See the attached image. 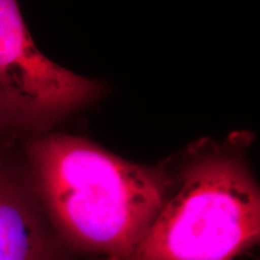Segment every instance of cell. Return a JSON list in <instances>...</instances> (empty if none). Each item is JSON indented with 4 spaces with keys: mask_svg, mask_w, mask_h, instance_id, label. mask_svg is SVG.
<instances>
[{
    "mask_svg": "<svg viewBox=\"0 0 260 260\" xmlns=\"http://www.w3.org/2000/svg\"><path fill=\"white\" fill-rule=\"evenodd\" d=\"M14 122V118H12L11 113L9 112L8 107L5 106V104L0 99V130H3L5 126H8Z\"/></svg>",
    "mask_w": 260,
    "mask_h": 260,
    "instance_id": "obj_5",
    "label": "cell"
},
{
    "mask_svg": "<svg viewBox=\"0 0 260 260\" xmlns=\"http://www.w3.org/2000/svg\"><path fill=\"white\" fill-rule=\"evenodd\" d=\"M98 84L39 50L16 2L0 0V99L15 122L42 123L92 99Z\"/></svg>",
    "mask_w": 260,
    "mask_h": 260,
    "instance_id": "obj_3",
    "label": "cell"
},
{
    "mask_svg": "<svg viewBox=\"0 0 260 260\" xmlns=\"http://www.w3.org/2000/svg\"><path fill=\"white\" fill-rule=\"evenodd\" d=\"M128 260H234L259 240L260 197L246 162L195 146Z\"/></svg>",
    "mask_w": 260,
    "mask_h": 260,
    "instance_id": "obj_2",
    "label": "cell"
},
{
    "mask_svg": "<svg viewBox=\"0 0 260 260\" xmlns=\"http://www.w3.org/2000/svg\"><path fill=\"white\" fill-rule=\"evenodd\" d=\"M29 160L58 239L95 260H128L157 216L170 174L125 160L87 140H34Z\"/></svg>",
    "mask_w": 260,
    "mask_h": 260,
    "instance_id": "obj_1",
    "label": "cell"
},
{
    "mask_svg": "<svg viewBox=\"0 0 260 260\" xmlns=\"http://www.w3.org/2000/svg\"><path fill=\"white\" fill-rule=\"evenodd\" d=\"M34 200L0 168V260H64Z\"/></svg>",
    "mask_w": 260,
    "mask_h": 260,
    "instance_id": "obj_4",
    "label": "cell"
}]
</instances>
